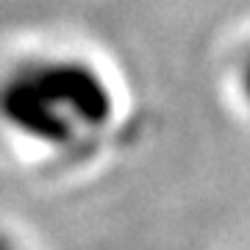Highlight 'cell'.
Returning <instances> with one entry per match:
<instances>
[{
	"instance_id": "obj_1",
	"label": "cell",
	"mask_w": 250,
	"mask_h": 250,
	"mask_svg": "<svg viewBox=\"0 0 250 250\" xmlns=\"http://www.w3.org/2000/svg\"><path fill=\"white\" fill-rule=\"evenodd\" d=\"M120 120L123 100L114 78L83 53H31L0 72V128L53 159H95Z\"/></svg>"
},
{
	"instance_id": "obj_2",
	"label": "cell",
	"mask_w": 250,
	"mask_h": 250,
	"mask_svg": "<svg viewBox=\"0 0 250 250\" xmlns=\"http://www.w3.org/2000/svg\"><path fill=\"white\" fill-rule=\"evenodd\" d=\"M228 89L242 117L250 120V36H245L228 62Z\"/></svg>"
},
{
	"instance_id": "obj_3",
	"label": "cell",
	"mask_w": 250,
	"mask_h": 250,
	"mask_svg": "<svg viewBox=\"0 0 250 250\" xmlns=\"http://www.w3.org/2000/svg\"><path fill=\"white\" fill-rule=\"evenodd\" d=\"M0 250H25V248H22V242H20L14 233L0 228Z\"/></svg>"
}]
</instances>
